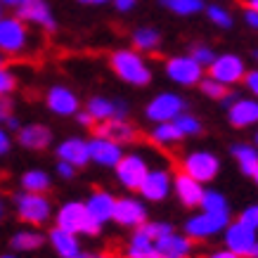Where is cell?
Instances as JSON below:
<instances>
[{
  "instance_id": "48",
  "label": "cell",
  "mask_w": 258,
  "mask_h": 258,
  "mask_svg": "<svg viewBox=\"0 0 258 258\" xmlns=\"http://www.w3.org/2000/svg\"><path fill=\"white\" fill-rule=\"evenodd\" d=\"M5 125H8V131H19V128H22V123H19V118H17L15 114L5 121Z\"/></svg>"
},
{
  "instance_id": "23",
  "label": "cell",
  "mask_w": 258,
  "mask_h": 258,
  "mask_svg": "<svg viewBox=\"0 0 258 258\" xmlns=\"http://www.w3.org/2000/svg\"><path fill=\"white\" fill-rule=\"evenodd\" d=\"M154 246H157V251H159V256L161 258H185L189 251H192V242H189V237L175 235V232H171V235L157 239Z\"/></svg>"
},
{
  "instance_id": "58",
  "label": "cell",
  "mask_w": 258,
  "mask_h": 258,
  "mask_svg": "<svg viewBox=\"0 0 258 258\" xmlns=\"http://www.w3.org/2000/svg\"><path fill=\"white\" fill-rule=\"evenodd\" d=\"M253 59H256V62H258V50H253Z\"/></svg>"
},
{
  "instance_id": "56",
  "label": "cell",
  "mask_w": 258,
  "mask_h": 258,
  "mask_svg": "<svg viewBox=\"0 0 258 258\" xmlns=\"http://www.w3.org/2000/svg\"><path fill=\"white\" fill-rule=\"evenodd\" d=\"M5 67V55H0V69Z\"/></svg>"
},
{
  "instance_id": "10",
  "label": "cell",
  "mask_w": 258,
  "mask_h": 258,
  "mask_svg": "<svg viewBox=\"0 0 258 258\" xmlns=\"http://www.w3.org/2000/svg\"><path fill=\"white\" fill-rule=\"evenodd\" d=\"M147 164L140 154H123V159L116 164V178L118 182L128 189H140L142 180L147 178Z\"/></svg>"
},
{
  "instance_id": "21",
  "label": "cell",
  "mask_w": 258,
  "mask_h": 258,
  "mask_svg": "<svg viewBox=\"0 0 258 258\" xmlns=\"http://www.w3.org/2000/svg\"><path fill=\"white\" fill-rule=\"evenodd\" d=\"M97 135L116 142V145H123V142L135 140V128L125 118H111V121H104L97 125Z\"/></svg>"
},
{
  "instance_id": "19",
  "label": "cell",
  "mask_w": 258,
  "mask_h": 258,
  "mask_svg": "<svg viewBox=\"0 0 258 258\" xmlns=\"http://www.w3.org/2000/svg\"><path fill=\"white\" fill-rule=\"evenodd\" d=\"M57 157H59V161L71 164L74 168L86 166L88 161H90L88 140H81V138H67L64 142H59V147H57Z\"/></svg>"
},
{
  "instance_id": "3",
  "label": "cell",
  "mask_w": 258,
  "mask_h": 258,
  "mask_svg": "<svg viewBox=\"0 0 258 258\" xmlns=\"http://www.w3.org/2000/svg\"><path fill=\"white\" fill-rule=\"evenodd\" d=\"M29 47V26L19 17L0 19V55H22Z\"/></svg>"
},
{
  "instance_id": "20",
  "label": "cell",
  "mask_w": 258,
  "mask_h": 258,
  "mask_svg": "<svg viewBox=\"0 0 258 258\" xmlns=\"http://www.w3.org/2000/svg\"><path fill=\"white\" fill-rule=\"evenodd\" d=\"M114 206H116V199L109 195V192H93L88 197L86 209L90 213V218L97 223V225H104L107 220L114 218Z\"/></svg>"
},
{
  "instance_id": "32",
  "label": "cell",
  "mask_w": 258,
  "mask_h": 258,
  "mask_svg": "<svg viewBox=\"0 0 258 258\" xmlns=\"http://www.w3.org/2000/svg\"><path fill=\"white\" fill-rule=\"evenodd\" d=\"M161 5L180 17H192L204 10V0H161Z\"/></svg>"
},
{
  "instance_id": "18",
  "label": "cell",
  "mask_w": 258,
  "mask_h": 258,
  "mask_svg": "<svg viewBox=\"0 0 258 258\" xmlns=\"http://www.w3.org/2000/svg\"><path fill=\"white\" fill-rule=\"evenodd\" d=\"M140 192L149 202H161V199H166L168 192H171V175H168V171H161V168L149 171L147 178L142 180Z\"/></svg>"
},
{
  "instance_id": "14",
  "label": "cell",
  "mask_w": 258,
  "mask_h": 258,
  "mask_svg": "<svg viewBox=\"0 0 258 258\" xmlns=\"http://www.w3.org/2000/svg\"><path fill=\"white\" fill-rule=\"evenodd\" d=\"M223 227H227V216H213V213H199V216H192L185 225V232L187 237H195V239H204V237H211L216 232H220Z\"/></svg>"
},
{
  "instance_id": "60",
  "label": "cell",
  "mask_w": 258,
  "mask_h": 258,
  "mask_svg": "<svg viewBox=\"0 0 258 258\" xmlns=\"http://www.w3.org/2000/svg\"><path fill=\"white\" fill-rule=\"evenodd\" d=\"M0 258H15V256H0Z\"/></svg>"
},
{
  "instance_id": "39",
  "label": "cell",
  "mask_w": 258,
  "mask_h": 258,
  "mask_svg": "<svg viewBox=\"0 0 258 258\" xmlns=\"http://www.w3.org/2000/svg\"><path fill=\"white\" fill-rule=\"evenodd\" d=\"M189 57H192L195 62H199L202 67H211L213 59H216V52H213L209 45H195L192 52H189Z\"/></svg>"
},
{
  "instance_id": "11",
  "label": "cell",
  "mask_w": 258,
  "mask_h": 258,
  "mask_svg": "<svg viewBox=\"0 0 258 258\" xmlns=\"http://www.w3.org/2000/svg\"><path fill=\"white\" fill-rule=\"evenodd\" d=\"M86 111L93 116V121H111V118H125L128 114V104L123 100H109V97H102V95H95L90 97L86 104Z\"/></svg>"
},
{
  "instance_id": "15",
  "label": "cell",
  "mask_w": 258,
  "mask_h": 258,
  "mask_svg": "<svg viewBox=\"0 0 258 258\" xmlns=\"http://www.w3.org/2000/svg\"><path fill=\"white\" fill-rule=\"evenodd\" d=\"M111 220H116L118 225H123V227H140L147 220V211H145V206L138 199L125 197V199H116L114 218Z\"/></svg>"
},
{
  "instance_id": "33",
  "label": "cell",
  "mask_w": 258,
  "mask_h": 258,
  "mask_svg": "<svg viewBox=\"0 0 258 258\" xmlns=\"http://www.w3.org/2000/svg\"><path fill=\"white\" fill-rule=\"evenodd\" d=\"M180 138H182V135H180V131L175 128L173 121H168V123H157L154 131H152V140L157 142V145H173V142H178Z\"/></svg>"
},
{
  "instance_id": "61",
  "label": "cell",
  "mask_w": 258,
  "mask_h": 258,
  "mask_svg": "<svg viewBox=\"0 0 258 258\" xmlns=\"http://www.w3.org/2000/svg\"><path fill=\"white\" fill-rule=\"evenodd\" d=\"M256 145H258V133H256Z\"/></svg>"
},
{
  "instance_id": "38",
  "label": "cell",
  "mask_w": 258,
  "mask_h": 258,
  "mask_svg": "<svg viewBox=\"0 0 258 258\" xmlns=\"http://www.w3.org/2000/svg\"><path fill=\"white\" fill-rule=\"evenodd\" d=\"M17 88V76L15 71H10L8 67L0 69V97H8V95L15 93Z\"/></svg>"
},
{
  "instance_id": "31",
  "label": "cell",
  "mask_w": 258,
  "mask_h": 258,
  "mask_svg": "<svg viewBox=\"0 0 258 258\" xmlns=\"http://www.w3.org/2000/svg\"><path fill=\"white\" fill-rule=\"evenodd\" d=\"M10 244H12L15 251H33V249H38V246H43V235L36 232V230H22V232H17L12 237Z\"/></svg>"
},
{
  "instance_id": "28",
  "label": "cell",
  "mask_w": 258,
  "mask_h": 258,
  "mask_svg": "<svg viewBox=\"0 0 258 258\" xmlns=\"http://www.w3.org/2000/svg\"><path fill=\"white\" fill-rule=\"evenodd\" d=\"M22 187L24 192H33V195H45L50 189V175L40 168H31L22 175Z\"/></svg>"
},
{
  "instance_id": "43",
  "label": "cell",
  "mask_w": 258,
  "mask_h": 258,
  "mask_svg": "<svg viewBox=\"0 0 258 258\" xmlns=\"http://www.w3.org/2000/svg\"><path fill=\"white\" fill-rule=\"evenodd\" d=\"M10 147H12V140H10V133H8V131H5V128H3V125H0V157H3V154H8V152H10Z\"/></svg>"
},
{
  "instance_id": "2",
  "label": "cell",
  "mask_w": 258,
  "mask_h": 258,
  "mask_svg": "<svg viewBox=\"0 0 258 258\" xmlns=\"http://www.w3.org/2000/svg\"><path fill=\"white\" fill-rule=\"evenodd\" d=\"M57 227H62V230L71 232V235H81V232H83V235H97L102 225H97V223L90 218L86 204L69 202L57 211Z\"/></svg>"
},
{
  "instance_id": "34",
  "label": "cell",
  "mask_w": 258,
  "mask_h": 258,
  "mask_svg": "<svg viewBox=\"0 0 258 258\" xmlns=\"http://www.w3.org/2000/svg\"><path fill=\"white\" fill-rule=\"evenodd\" d=\"M175 128L180 131V135L185 138V135H199L202 133V121L197 116H192V114H180L175 121Z\"/></svg>"
},
{
  "instance_id": "45",
  "label": "cell",
  "mask_w": 258,
  "mask_h": 258,
  "mask_svg": "<svg viewBox=\"0 0 258 258\" xmlns=\"http://www.w3.org/2000/svg\"><path fill=\"white\" fill-rule=\"evenodd\" d=\"M57 173H59V175H62V178H74V173H76V168H74V166L71 164H67V161H59V164H57Z\"/></svg>"
},
{
  "instance_id": "27",
  "label": "cell",
  "mask_w": 258,
  "mask_h": 258,
  "mask_svg": "<svg viewBox=\"0 0 258 258\" xmlns=\"http://www.w3.org/2000/svg\"><path fill=\"white\" fill-rule=\"evenodd\" d=\"M133 45L140 52H154L161 45V33L152 26H140L133 31Z\"/></svg>"
},
{
  "instance_id": "49",
  "label": "cell",
  "mask_w": 258,
  "mask_h": 258,
  "mask_svg": "<svg viewBox=\"0 0 258 258\" xmlns=\"http://www.w3.org/2000/svg\"><path fill=\"white\" fill-rule=\"evenodd\" d=\"M3 3V8H12V10H17V8H22L26 0H0Z\"/></svg>"
},
{
  "instance_id": "25",
  "label": "cell",
  "mask_w": 258,
  "mask_h": 258,
  "mask_svg": "<svg viewBox=\"0 0 258 258\" xmlns=\"http://www.w3.org/2000/svg\"><path fill=\"white\" fill-rule=\"evenodd\" d=\"M50 244H52V249L62 258H76L81 253L76 235H71V232L62 230V227H55V230L50 232Z\"/></svg>"
},
{
  "instance_id": "40",
  "label": "cell",
  "mask_w": 258,
  "mask_h": 258,
  "mask_svg": "<svg viewBox=\"0 0 258 258\" xmlns=\"http://www.w3.org/2000/svg\"><path fill=\"white\" fill-rule=\"evenodd\" d=\"M239 223H244V225L251 227V230H258V206H249V209H244Z\"/></svg>"
},
{
  "instance_id": "6",
  "label": "cell",
  "mask_w": 258,
  "mask_h": 258,
  "mask_svg": "<svg viewBox=\"0 0 258 258\" xmlns=\"http://www.w3.org/2000/svg\"><path fill=\"white\" fill-rule=\"evenodd\" d=\"M209 74H211L213 81H218L223 86H235L239 81L246 76V64H244L242 57L232 55V52H227V55H216L213 64L209 67Z\"/></svg>"
},
{
  "instance_id": "54",
  "label": "cell",
  "mask_w": 258,
  "mask_h": 258,
  "mask_svg": "<svg viewBox=\"0 0 258 258\" xmlns=\"http://www.w3.org/2000/svg\"><path fill=\"white\" fill-rule=\"evenodd\" d=\"M249 258H258V242H256V246H253V251H251Z\"/></svg>"
},
{
  "instance_id": "44",
  "label": "cell",
  "mask_w": 258,
  "mask_h": 258,
  "mask_svg": "<svg viewBox=\"0 0 258 258\" xmlns=\"http://www.w3.org/2000/svg\"><path fill=\"white\" fill-rule=\"evenodd\" d=\"M244 22H246V26H251V29L258 31V12L256 10H251V8L244 10Z\"/></svg>"
},
{
  "instance_id": "17",
  "label": "cell",
  "mask_w": 258,
  "mask_h": 258,
  "mask_svg": "<svg viewBox=\"0 0 258 258\" xmlns=\"http://www.w3.org/2000/svg\"><path fill=\"white\" fill-rule=\"evenodd\" d=\"M227 118L235 128H249L258 123V100L253 97H237L227 107Z\"/></svg>"
},
{
  "instance_id": "9",
  "label": "cell",
  "mask_w": 258,
  "mask_h": 258,
  "mask_svg": "<svg viewBox=\"0 0 258 258\" xmlns=\"http://www.w3.org/2000/svg\"><path fill=\"white\" fill-rule=\"evenodd\" d=\"M15 17H19L24 24H33V26L45 29L47 33L57 31V19L47 5V0H26L22 8H17Z\"/></svg>"
},
{
  "instance_id": "55",
  "label": "cell",
  "mask_w": 258,
  "mask_h": 258,
  "mask_svg": "<svg viewBox=\"0 0 258 258\" xmlns=\"http://www.w3.org/2000/svg\"><path fill=\"white\" fill-rule=\"evenodd\" d=\"M3 211H5V204H3V197H0V218H3Z\"/></svg>"
},
{
  "instance_id": "41",
  "label": "cell",
  "mask_w": 258,
  "mask_h": 258,
  "mask_svg": "<svg viewBox=\"0 0 258 258\" xmlns=\"http://www.w3.org/2000/svg\"><path fill=\"white\" fill-rule=\"evenodd\" d=\"M244 83H246V88L251 90V95H256V100H258V69L256 71H246Z\"/></svg>"
},
{
  "instance_id": "30",
  "label": "cell",
  "mask_w": 258,
  "mask_h": 258,
  "mask_svg": "<svg viewBox=\"0 0 258 258\" xmlns=\"http://www.w3.org/2000/svg\"><path fill=\"white\" fill-rule=\"evenodd\" d=\"M202 213H213V216H230V209H227V199L220 192H204L202 197Z\"/></svg>"
},
{
  "instance_id": "50",
  "label": "cell",
  "mask_w": 258,
  "mask_h": 258,
  "mask_svg": "<svg viewBox=\"0 0 258 258\" xmlns=\"http://www.w3.org/2000/svg\"><path fill=\"white\" fill-rule=\"evenodd\" d=\"M209 258H239V256H235L232 251H218V253H211Z\"/></svg>"
},
{
  "instance_id": "12",
  "label": "cell",
  "mask_w": 258,
  "mask_h": 258,
  "mask_svg": "<svg viewBox=\"0 0 258 258\" xmlns=\"http://www.w3.org/2000/svg\"><path fill=\"white\" fill-rule=\"evenodd\" d=\"M225 244L227 251H232L235 256H251V251L256 246V230H251V227L237 220L232 225H227Z\"/></svg>"
},
{
  "instance_id": "59",
  "label": "cell",
  "mask_w": 258,
  "mask_h": 258,
  "mask_svg": "<svg viewBox=\"0 0 258 258\" xmlns=\"http://www.w3.org/2000/svg\"><path fill=\"white\" fill-rule=\"evenodd\" d=\"M3 17H5V15H3V3H0V19H3Z\"/></svg>"
},
{
  "instance_id": "4",
  "label": "cell",
  "mask_w": 258,
  "mask_h": 258,
  "mask_svg": "<svg viewBox=\"0 0 258 258\" xmlns=\"http://www.w3.org/2000/svg\"><path fill=\"white\" fill-rule=\"evenodd\" d=\"M15 206H17V216L24 223H31V225L47 223L50 213H52L50 199L45 195H33V192H19L15 197Z\"/></svg>"
},
{
  "instance_id": "42",
  "label": "cell",
  "mask_w": 258,
  "mask_h": 258,
  "mask_svg": "<svg viewBox=\"0 0 258 258\" xmlns=\"http://www.w3.org/2000/svg\"><path fill=\"white\" fill-rule=\"evenodd\" d=\"M12 116V102L8 97H0V123H5Z\"/></svg>"
},
{
  "instance_id": "5",
  "label": "cell",
  "mask_w": 258,
  "mask_h": 258,
  "mask_svg": "<svg viewBox=\"0 0 258 258\" xmlns=\"http://www.w3.org/2000/svg\"><path fill=\"white\" fill-rule=\"evenodd\" d=\"M187 109V102L182 100L180 95L175 93H159L154 100L147 104V114L149 121H154V123H168V121H175L180 114H185Z\"/></svg>"
},
{
  "instance_id": "51",
  "label": "cell",
  "mask_w": 258,
  "mask_h": 258,
  "mask_svg": "<svg viewBox=\"0 0 258 258\" xmlns=\"http://www.w3.org/2000/svg\"><path fill=\"white\" fill-rule=\"evenodd\" d=\"M76 258H109V256H104V253H79Z\"/></svg>"
},
{
  "instance_id": "52",
  "label": "cell",
  "mask_w": 258,
  "mask_h": 258,
  "mask_svg": "<svg viewBox=\"0 0 258 258\" xmlns=\"http://www.w3.org/2000/svg\"><path fill=\"white\" fill-rule=\"evenodd\" d=\"M83 5H102V3H109V0H79Z\"/></svg>"
},
{
  "instance_id": "36",
  "label": "cell",
  "mask_w": 258,
  "mask_h": 258,
  "mask_svg": "<svg viewBox=\"0 0 258 258\" xmlns=\"http://www.w3.org/2000/svg\"><path fill=\"white\" fill-rule=\"evenodd\" d=\"M199 88H202V93L206 95V97H211V100H223L227 95V88L223 86V83H218V81H213L211 76L199 81Z\"/></svg>"
},
{
  "instance_id": "37",
  "label": "cell",
  "mask_w": 258,
  "mask_h": 258,
  "mask_svg": "<svg viewBox=\"0 0 258 258\" xmlns=\"http://www.w3.org/2000/svg\"><path fill=\"white\" fill-rule=\"evenodd\" d=\"M140 230L152 239V242H157V239H161V237L173 232V227L166 225V223H145V225H140Z\"/></svg>"
},
{
  "instance_id": "46",
  "label": "cell",
  "mask_w": 258,
  "mask_h": 258,
  "mask_svg": "<svg viewBox=\"0 0 258 258\" xmlns=\"http://www.w3.org/2000/svg\"><path fill=\"white\" fill-rule=\"evenodd\" d=\"M135 3H138V0H114V5H116L118 12H128V10H133Z\"/></svg>"
},
{
  "instance_id": "7",
  "label": "cell",
  "mask_w": 258,
  "mask_h": 258,
  "mask_svg": "<svg viewBox=\"0 0 258 258\" xmlns=\"http://www.w3.org/2000/svg\"><path fill=\"white\" fill-rule=\"evenodd\" d=\"M220 161L211 152H192L182 159V173L197 182H209L218 175Z\"/></svg>"
},
{
  "instance_id": "24",
  "label": "cell",
  "mask_w": 258,
  "mask_h": 258,
  "mask_svg": "<svg viewBox=\"0 0 258 258\" xmlns=\"http://www.w3.org/2000/svg\"><path fill=\"white\" fill-rule=\"evenodd\" d=\"M175 192H178V199L185 204V206H199V204H202V197H204L202 182L192 180L182 171H180L178 178H175Z\"/></svg>"
},
{
  "instance_id": "47",
  "label": "cell",
  "mask_w": 258,
  "mask_h": 258,
  "mask_svg": "<svg viewBox=\"0 0 258 258\" xmlns=\"http://www.w3.org/2000/svg\"><path fill=\"white\" fill-rule=\"evenodd\" d=\"M76 118H79V123H81V125H93V123H95L93 116H90L88 111H76Z\"/></svg>"
},
{
  "instance_id": "29",
  "label": "cell",
  "mask_w": 258,
  "mask_h": 258,
  "mask_svg": "<svg viewBox=\"0 0 258 258\" xmlns=\"http://www.w3.org/2000/svg\"><path fill=\"white\" fill-rule=\"evenodd\" d=\"M232 154H235L242 173L253 175V171L258 168V149L251 147V145H235V147H232Z\"/></svg>"
},
{
  "instance_id": "35",
  "label": "cell",
  "mask_w": 258,
  "mask_h": 258,
  "mask_svg": "<svg viewBox=\"0 0 258 258\" xmlns=\"http://www.w3.org/2000/svg\"><path fill=\"white\" fill-rule=\"evenodd\" d=\"M206 15H209V19H211L216 26H220V29H230V26H232V15H230L225 8H220V5H209V8H206Z\"/></svg>"
},
{
  "instance_id": "16",
  "label": "cell",
  "mask_w": 258,
  "mask_h": 258,
  "mask_svg": "<svg viewBox=\"0 0 258 258\" xmlns=\"http://www.w3.org/2000/svg\"><path fill=\"white\" fill-rule=\"evenodd\" d=\"M88 152H90V161L100 166H114L116 168V164L123 159L121 145L107 140V138H100V135H95L93 140L88 142Z\"/></svg>"
},
{
  "instance_id": "22",
  "label": "cell",
  "mask_w": 258,
  "mask_h": 258,
  "mask_svg": "<svg viewBox=\"0 0 258 258\" xmlns=\"http://www.w3.org/2000/svg\"><path fill=\"white\" fill-rule=\"evenodd\" d=\"M52 142V133L47 125H40V123H29V125H22L19 128V145L26 149H45L47 145Z\"/></svg>"
},
{
  "instance_id": "57",
  "label": "cell",
  "mask_w": 258,
  "mask_h": 258,
  "mask_svg": "<svg viewBox=\"0 0 258 258\" xmlns=\"http://www.w3.org/2000/svg\"><path fill=\"white\" fill-rule=\"evenodd\" d=\"M251 178L256 180V185H258V168H256V171H253V175H251Z\"/></svg>"
},
{
  "instance_id": "8",
  "label": "cell",
  "mask_w": 258,
  "mask_h": 258,
  "mask_svg": "<svg viewBox=\"0 0 258 258\" xmlns=\"http://www.w3.org/2000/svg\"><path fill=\"white\" fill-rule=\"evenodd\" d=\"M164 69H166V76L173 83H178V86H197L204 76V67L199 62H195L189 55L171 57Z\"/></svg>"
},
{
  "instance_id": "26",
  "label": "cell",
  "mask_w": 258,
  "mask_h": 258,
  "mask_svg": "<svg viewBox=\"0 0 258 258\" xmlns=\"http://www.w3.org/2000/svg\"><path fill=\"white\" fill-rule=\"evenodd\" d=\"M125 258H161V256H159L154 242H152L140 227H138V230H135V235H133V239H131V244H128Z\"/></svg>"
},
{
  "instance_id": "1",
  "label": "cell",
  "mask_w": 258,
  "mask_h": 258,
  "mask_svg": "<svg viewBox=\"0 0 258 258\" xmlns=\"http://www.w3.org/2000/svg\"><path fill=\"white\" fill-rule=\"evenodd\" d=\"M111 69L128 86H147L152 81V69L140 57L138 50H116L111 55Z\"/></svg>"
},
{
  "instance_id": "13",
  "label": "cell",
  "mask_w": 258,
  "mask_h": 258,
  "mask_svg": "<svg viewBox=\"0 0 258 258\" xmlns=\"http://www.w3.org/2000/svg\"><path fill=\"white\" fill-rule=\"evenodd\" d=\"M45 104L57 116H71L79 111V95L67 86H52L45 95Z\"/></svg>"
},
{
  "instance_id": "53",
  "label": "cell",
  "mask_w": 258,
  "mask_h": 258,
  "mask_svg": "<svg viewBox=\"0 0 258 258\" xmlns=\"http://www.w3.org/2000/svg\"><path fill=\"white\" fill-rule=\"evenodd\" d=\"M246 8H251V10H256L258 12V0H249V5H246Z\"/></svg>"
}]
</instances>
